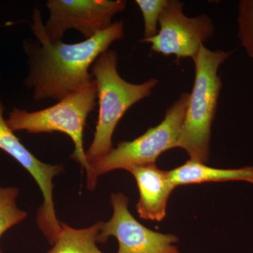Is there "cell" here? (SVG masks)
I'll use <instances>...</instances> for the list:
<instances>
[{
    "label": "cell",
    "mask_w": 253,
    "mask_h": 253,
    "mask_svg": "<svg viewBox=\"0 0 253 253\" xmlns=\"http://www.w3.org/2000/svg\"><path fill=\"white\" fill-rule=\"evenodd\" d=\"M32 26L41 43L30 51L29 76L26 83L33 88L37 101L48 99L60 101L94 80L89 68L115 41L124 36L123 21L113 23L99 34L75 44L48 39L38 10Z\"/></svg>",
    "instance_id": "1"
},
{
    "label": "cell",
    "mask_w": 253,
    "mask_h": 253,
    "mask_svg": "<svg viewBox=\"0 0 253 253\" xmlns=\"http://www.w3.org/2000/svg\"><path fill=\"white\" fill-rule=\"evenodd\" d=\"M118 61L117 52L108 50L91 66L97 85L99 116L94 139L85 152L89 165L113 149V133L121 118L131 106L151 96L159 83L155 78L141 84L125 81L118 73Z\"/></svg>",
    "instance_id": "2"
},
{
    "label": "cell",
    "mask_w": 253,
    "mask_h": 253,
    "mask_svg": "<svg viewBox=\"0 0 253 253\" xmlns=\"http://www.w3.org/2000/svg\"><path fill=\"white\" fill-rule=\"evenodd\" d=\"M231 54L219 50L212 51L204 45L193 59L194 87L177 144V147L184 149L192 161L206 164L209 160L211 126L222 86L218 70Z\"/></svg>",
    "instance_id": "3"
},
{
    "label": "cell",
    "mask_w": 253,
    "mask_h": 253,
    "mask_svg": "<svg viewBox=\"0 0 253 253\" xmlns=\"http://www.w3.org/2000/svg\"><path fill=\"white\" fill-rule=\"evenodd\" d=\"M96 99L97 85L94 79L47 109L28 112L15 108L9 113L6 124L13 131L64 133L75 144L71 157L85 169L87 175L90 165L83 147V131L86 118L96 106Z\"/></svg>",
    "instance_id": "4"
},
{
    "label": "cell",
    "mask_w": 253,
    "mask_h": 253,
    "mask_svg": "<svg viewBox=\"0 0 253 253\" xmlns=\"http://www.w3.org/2000/svg\"><path fill=\"white\" fill-rule=\"evenodd\" d=\"M189 99V93H181L159 125L134 140L119 143L107 154L91 163L90 172L86 175L87 189L91 191L96 188L100 175L115 169L126 170L131 166L153 164L165 151L177 147Z\"/></svg>",
    "instance_id": "5"
},
{
    "label": "cell",
    "mask_w": 253,
    "mask_h": 253,
    "mask_svg": "<svg viewBox=\"0 0 253 253\" xmlns=\"http://www.w3.org/2000/svg\"><path fill=\"white\" fill-rule=\"evenodd\" d=\"M184 4L168 0L159 20L157 35L142 42L150 43L151 50L164 56H176V59H194L201 46L214 34L212 18L207 14L190 18L183 12Z\"/></svg>",
    "instance_id": "6"
},
{
    "label": "cell",
    "mask_w": 253,
    "mask_h": 253,
    "mask_svg": "<svg viewBox=\"0 0 253 253\" xmlns=\"http://www.w3.org/2000/svg\"><path fill=\"white\" fill-rule=\"evenodd\" d=\"M126 4L123 0H49L46 6L49 18L44 32L52 42L61 41L71 28L89 39L109 28L115 15L125 10Z\"/></svg>",
    "instance_id": "7"
},
{
    "label": "cell",
    "mask_w": 253,
    "mask_h": 253,
    "mask_svg": "<svg viewBox=\"0 0 253 253\" xmlns=\"http://www.w3.org/2000/svg\"><path fill=\"white\" fill-rule=\"evenodd\" d=\"M129 199L121 193L111 195L112 217L103 222L98 243H106L111 236L118 242L117 253H180L174 246L178 238L151 230L140 224L128 209Z\"/></svg>",
    "instance_id": "8"
},
{
    "label": "cell",
    "mask_w": 253,
    "mask_h": 253,
    "mask_svg": "<svg viewBox=\"0 0 253 253\" xmlns=\"http://www.w3.org/2000/svg\"><path fill=\"white\" fill-rule=\"evenodd\" d=\"M4 106L0 100V149L14 158L38 183L42 193L43 204L40 208L37 223L53 245L61 231V222L56 218L53 200V178L62 172V166H51L41 162L20 141L3 118Z\"/></svg>",
    "instance_id": "9"
},
{
    "label": "cell",
    "mask_w": 253,
    "mask_h": 253,
    "mask_svg": "<svg viewBox=\"0 0 253 253\" xmlns=\"http://www.w3.org/2000/svg\"><path fill=\"white\" fill-rule=\"evenodd\" d=\"M126 171L134 176L139 192L136 204L141 219L161 221L166 216L169 196L176 186L169 181L167 171H163L153 164L134 166Z\"/></svg>",
    "instance_id": "10"
},
{
    "label": "cell",
    "mask_w": 253,
    "mask_h": 253,
    "mask_svg": "<svg viewBox=\"0 0 253 253\" xmlns=\"http://www.w3.org/2000/svg\"><path fill=\"white\" fill-rule=\"evenodd\" d=\"M167 172L169 181L176 187L208 181H244L253 184V167L218 169L189 160L182 166Z\"/></svg>",
    "instance_id": "11"
},
{
    "label": "cell",
    "mask_w": 253,
    "mask_h": 253,
    "mask_svg": "<svg viewBox=\"0 0 253 253\" xmlns=\"http://www.w3.org/2000/svg\"><path fill=\"white\" fill-rule=\"evenodd\" d=\"M102 225L99 221L90 227L76 229L61 222V233L46 253H104L96 246Z\"/></svg>",
    "instance_id": "12"
},
{
    "label": "cell",
    "mask_w": 253,
    "mask_h": 253,
    "mask_svg": "<svg viewBox=\"0 0 253 253\" xmlns=\"http://www.w3.org/2000/svg\"><path fill=\"white\" fill-rule=\"evenodd\" d=\"M18 194L17 188L0 187V238L27 217V212L19 209L16 204ZM0 253H3L1 249Z\"/></svg>",
    "instance_id": "13"
},
{
    "label": "cell",
    "mask_w": 253,
    "mask_h": 253,
    "mask_svg": "<svg viewBox=\"0 0 253 253\" xmlns=\"http://www.w3.org/2000/svg\"><path fill=\"white\" fill-rule=\"evenodd\" d=\"M136 4L142 13L144 21V39L154 38L157 35L158 25L168 0H136Z\"/></svg>",
    "instance_id": "14"
},
{
    "label": "cell",
    "mask_w": 253,
    "mask_h": 253,
    "mask_svg": "<svg viewBox=\"0 0 253 253\" xmlns=\"http://www.w3.org/2000/svg\"><path fill=\"white\" fill-rule=\"evenodd\" d=\"M239 38L253 59V0L241 1L239 6Z\"/></svg>",
    "instance_id": "15"
}]
</instances>
